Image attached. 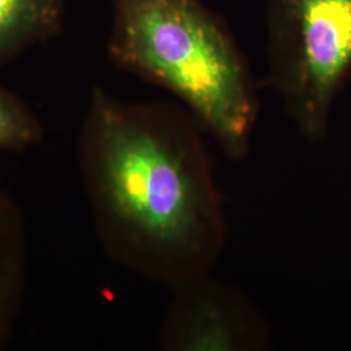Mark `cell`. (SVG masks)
I'll use <instances>...</instances> for the list:
<instances>
[{
    "mask_svg": "<svg viewBox=\"0 0 351 351\" xmlns=\"http://www.w3.org/2000/svg\"><path fill=\"white\" fill-rule=\"evenodd\" d=\"M198 119L181 103L91 93L77 160L95 236L113 263L165 288L213 272L228 236Z\"/></svg>",
    "mask_w": 351,
    "mask_h": 351,
    "instance_id": "6da1fadb",
    "label": "cell"
},
{
    "mask_svg": "<svg viewBox=\"0 0 351 351\" xmlns=\"http://www.w3.org/2000/svg\"><path fill=\"white\" fill-rule=\"evenodd\" d=\"M265 25V85L316 141L351 75V0H267Z\"/></svg>",
    "mask_w": 351,
    "mask_h": 351,
    "instance_id": "3957f363",
    "label": "cell"
},
{
    "mask_svg": "<svg viewBox=\"0 0 351 351\" xmlns=\"http://www.w3.org/2000/svg\"><path fill=\"white\" fill-rule=\"evenodd\" d=\"M66 0H0V68L63 30Z\"/></svg>",
    "mask_w": 351,
    "mask_h": 351,
    "instance_id": "8992f818",
    "label": "cell"
},
{
    "mask_svg": "<svg viewBox=\"0 0 351 351\" xmlns=\"http://www.w3.org/2000/svg\"><path fill=\"white\" fill-rule=\"evenodd\" d=\"M107 52L123 72L171 93L230 159H243L259 114L249 63L203 0H110Z\"/></svg>",
    "mask_w": 351,
    "mask_h": 351,
    "instance_id": "7a4b0ae2",
    "label": "cell"
},
{
    "mask_svg": "<svg viewBox=\"0 0 351 351\" xmlns=\"http://www.w3.org/2000/svg\"><path fill=\"white\" fill-rule=\"evenodd\" d=\"M158 345L165 351H264L271 332L239 288L211 274L172 290Z\"/></svg>",
    "mask_w": 351,
    "mask_h": 351,
    "instance_id": "277c9868",
    "label": "cell"
},
{
    "mask_svg": "<svg viewBox=\"0 0 351 351\" xmlns=\"http://www.w3.org/2000/svg\"><path fill=\"white\" fill-rule=\"evenodd\" d=\"M43 141V126L25 101L0 85V150H29Z\"/></svg>",
    "mask_w": 351,
    "mask_h": 351,
    "instance_id": "52a82bcc",
    "label": "cell"
},
{
    "mask_svg": "<svg viewBox=\"0 0 351 351\" xmlns=\"http://www.w3.org/2000/svg\"><path fill=\"white\" fill-rule=\"evenodd\" d=\"M27 281L25 219L12 197L0 189V350L17 324Z\"/></svg>",
    "mask_w": 351,
    "mask_h": 351,
    "instance_id": "5b68a950",
    "label": "cell"
}]
</instances>
